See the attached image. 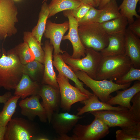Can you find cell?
<instances>
[{
  "label": "cell",
  "instance_id": "obj_12",
  "mask_svg": "<svg viewBox=\"0 0 140 140\" xmlns=\"http://www.w3.org/2000/svg\"><path fill=\"white\" fill-rule=\"evenodd\" d=\"M40 96L38 94L31 96L22 99L19 103L21 113L28 119L33 121L37 116L42 122H46L47 120L45 111L39 101Z\"/></svg>",
  "mask_w": 140,
  "mask_h": 140
},
{
  "label": "cell",
  "instance_id": "obj_3",
  "mask_svg": "<svg viewBox=\"0 0 140 140\" xmlns=\"http://www.w3.org/2000/svg\"><path fill=\"white\" fill-rule=\"evenodd\" d=\"M78 31L85 48H91L100 52L108 45L109 35L100 23L93 22L79 25Z\"/></svg>",
  "mask_w": 140,
  "mask_h": 140
},
{
  "label": "cell",
  "instance_id": "obj_26",
  "mask_svg": "<svg viewBox=\"0 0 140 140\" xmlns=\"http://www.w3.org/2000/svg\"><path fill=\"white\" fill-rule=\"evenodd\" d=\"M19 96H12L4 104L0 112V126H6L16 111Z\"/></svg>",
  "mask_w": 140,
  "mask_h": 140
},
{
  "label": "cell",
  "instance_id": "obj_37",
  "mask_svg": "<svg viewBox=\"0 0 140 140\" xmlns=\"http://www.w3.org/2000/svg\"><path fill=\"white\" fill-rule=\"evenodd\" d=\"M129 24L127 29L140 38V18H137L133 23Z\"/></svg>",
  "mask_w": 140,
  "mask_h": 140
},
{
  "label": "cell",
  "instance_id": "obj_45",
  "mask_svg": "<svg viewBox=\"0 0 140 140\" xmlns=\"http://www.w3.org/2000/svg\"><path fill=\"white\" fill-rule=\"evenodd\" d=\"M96 7H98L101 1V0H93Z\"/></svg>",
  "mask_w": 140,
  "mask_h": 140
},
{
  "label": "cell",
  "instance_id": "obj_35",
  "mask_svg": "<svg viewBox=\"0 0 140 140\" xmlns=\"http://www.w3.org/2000/svg\"><path fill=\"white\" fill-rule=\"evenodd\" d=\"M92 6L82 3L78 7L70 11L72 15L78 22L85 15Z\"/></svg>",
  "mask_w": 140,
  "mask_h": 140
},
{
  "label": "cell",
  "instance_id": "obj_1",
  "mask_svg": "<svg viewBox=\"0 0 140 140\" xmlns=\"http://www.w3.org/2000/svg\"><path fill=\"white\" fill-rule=\"evenodd\" d=\"M22 65L13 49L7 53L3 49L0 58V87L15 89L23 74Z\"/></svg>",
  "mask_w": 140,
  "mask_h": 140
},
{
  "label": "cell",
  "instance_id": "obj_16",
  "mask_svg": "<svg viewBox=\"0 0 140 140\" xmlns=\"http://www.w3.org/2000/svg\"><path fill=\"white\" fill-rule=\"evenodd\" d=\"M43 49L45 55L43 64L44 73L42 83L50 85L59 90L57 76L54 71L52 62L53 47L48 40H47L45 42Z\"/></svg>",
  "mask_w": 140,
  "mask_h": 140
},
{
  "label": "cell",
  "instance_id": "obj_5",
  "mask_svg": "<svg viewBox=\"0 0 140 140\" xmlns=\"http://www.w3.org/2000/svg\"><path fill=\"white\" fill-rule=\"evenodd\" d=\"M79 79L89 88L101 101L105 103L110 99V94L119 90L124 89L129 87L131 82L124 84H118L113 81L107 79L96 80L89 76L84 72L74 71Z\"/></svg>",
  "mask_w": 140,
  "mask_h": 140
},
{
  "label": "cell",
  "instance_id": "obj_34",
  "mask_svg": "<svg viewBox=\"0 0 140 140\" xmlns=\"http://www.w3.org/2000/svg\"><path fill=\"white\" fill-rule=\"evenodd\" d=\"M132 103L130 109L131 111L138 123H140V92L135 95L132 98Z\"/></svg>",
  "mask_w": 140,
  "mask_h": 140
},
{
  "label": "cell",
  "instance_id": "obj_38",
  "mask_svg": "<svg viewBox=\"0 0 140 140\" xmlns=\"http://www.w3.org/2000/svg\"><path fill=\"white\" fill-rule=\"evenodd\" d=\"M116 134V140H139L137 138L128 135L122 129L117 130Z\"/></svg>",
  "mask_w": 140,
  "mask_h": 140
},
{
  "label": "cell",
  "instance_id": "obj_47",
  "mask_svg": "<svg viewBox=\"0 0 140 140\" xmlns=\"http://www.w3.org/2000/svg\"><path fill=\"white\" fill-rule=\"evenodd\" d=\"M47 1V0H44L42 2V3H43L44 2H45V1Z\"/></svg>",
  "mask_w": 140,
  "mask_h": 140
},
{
  "label": "cell",
  "instance_id": "obj_4",
  "mask_svg": "<svg viewBox=\"0 0 140 140\" xmlns=\"http://www.w3.org/2000/svg\"><path fill=\"white\" fill-rule=\"evenodd\" d=\"M85 56L80 59L73 58L65 52L60 54V55L63 61L74 72L82 71L96 80L97 70L102 57L100 52L91 48H85Z\"/></svg>",
  "mask_w": 140,
  "mask_h": 140
},
{
  "label": "cell",
  "instance_id": "obj_33",
  "mask_svg": "<svg viewBox=\"0 0 140 140\" xmlns=\"http://www.w3.org/2000/svg\"><path fill=\"white\" fill-rule=\"evenodd\" d=\"M101 12V9H97L92 6L85 15L78 22V25L90 22H96Z\"/></svg>",
  "mask_w": 140,
  "mask_h": 140
},
{
  "label": "cell",
  "instance_id": "obj_14",
  "mask_svg": "<svg viewBox=\"0 0 140 140\" xmlns=\"http://www.w3.org/2000/svg\"><path fill=\"white\" fill-rule=\"evenodd\" d=\"M69 21L58 24L47 20L44 34L45 38L50 39V43L53 47V55L65 52L61 49L60 45L64 35L69 29Z\"/></svg>",
  "mask_w": 140,
  "mask_h": 140
},
{
  "label": "cell",
  "instance_id": "obj_17",
  "mask_svg": "<svg viewBox=\"0 0 140 140\" xmlns=\"http://www.w3.org/2000/svg\"><path fill=\"white\" fill-rule=\"evenodd\" d=\"M125 54L130 59L133 66L140 68L139 38L127 28L124 33Z\"/></svg>",
  "mask_w": 140,
  "mask_h": 140
},
{
  "label": "cell",
  "instance_id": "obj_15",
  "mask_svg": "<svg viewBox=\"0 0 140 140\" xmlns=\"http://www.w3.org/2000/svg\"><path fill=\"white\" fill-rule=\"evenodd\" d=\"M82 118L67 112H54L52 115L50 123L59 135L67 134L73 129L79 120Z\"/></svg>",
  "mask_w": 140,
  "mask_h": 140
},
{
  "label": "cell",
  "instance_id": "obj_19",
  "mask_svg": "<svg viewBox=\"0 0 140 140\" xmlns=\"http://www.w3.org/2000/svg\"><path fill=\"white\" fill-rule=\"evenodd\" d=\"M117 95L111 97L107 103L112 105H118L121 107L130 109L131 100L137 93L140 92V81L137 80L134 85L128 88L121 91H116Z\"/></svg>",
  "mask_w": 140,
  "mask_h": 140
},
{
  "label": "cell",
  "instance_id": "obj_36",
  "mask_svg": "<svg viewBox=\"0 0 140 140\" xmlns=\"http://www.w3.org/2000/svg\"><path fill=\"white\" fill-rule=\"evenodd\" d=\"M122 129L128 135L140 140V123L122 128Z\"/></svg>",
  "mask_w": 140,
  "mask_h": 140
},
{
  "label": "cell",
  "instance_id": "obj_6",
  "mask_svg": "<svg viewBox=\"0 0 140 140\" xmlns=\"http://www.w3.org/2000/svg\"><path fill=\"white\" fill-rule=\"evenodd\" d=\"M39 132L38 127L32 121L16 117L7 124L4 140H35Z\"/></svg>",
  "mask_w": 140,
  "mask_h": 140
},
{
  "label": "cell",
  "instance_id": "obj_21",
  "mask_svg": "<svg viewBox=\"0 0 140 140\" xmlns=\"http://www.w3.org/2000/svg\"><path fill=\"white\" fill-rule=\"evenodd\" d=\"M100 52L102 57L125 54L124 33L109 35L108 46Z\"/></svg>",
  "mask_w": 140,
  "mask_h": 140
},
{
  "label": "cell",
  "instance_id": "obj_9",
  "mask_svg": "<svg viewBox=\"0 0 140 140\" xmlns=\"http://www.w3.org/2000/svg\"><path fill=\"white\" fill-rule=\"evenodd\" d=\"M94 117L102 120L109 128L121 129L138 123L129 110H101L90 113Z\"/></svg>",
  "mask_w": 140,
  "mask_h": 140
},
{
  "label": "cell",
  "instance_id": "obj_46",
  "mask_svg": "<svg viewBox=\"0 0 140 140\" xmlns=\"http://www.w3.org/2000/svg\"><path fill=\"white\" fill-rule=\"evenodd\" d=\"M2 54H1V50L0 49V58L1 57Z\"/></svg>",
  "mask_w": 140,
  "mask_h": 140
},
{
  "label": "cell",
  "instance_id": "obj_13",
  "mask_svg": "<svg viewBox=\"0 0 140 140\" xmlns=\"http://www.w3.org/2000/svg\"><path fill=\"white\" fill-rule=\"evenodd\" d=\"M64 16L67 17L69 22L68 33L64 36L62 40H69L71 43L73 48L71 57L76 59H80L85 56V48L80 40L78 31V22L71 14L70 10L63 11Z\"/></svg>",
  "mask_w": 140,
  "mask_h": 140
},
{
  "label": "cell",
  "instance_id": "obj_42",
  "mask_svg": "<svg viewBox=\"0 0 140 140\" xmlns=\"http://www.w3.org/2000/svg\"><path fill=\"white\" fill-rule=\"evenodd\" d=\"M6 130V126H0V140H4V137Z\"/></svg>",
  "mask_w": 140,
  "mask_h": 140
},
{
  "label": "cell",
  "instance_id": "obj_28",
  "mask_svg": "<svg viewBox=\"0 0 140 140\" xmlns=\"http://www.w3.org/2000/svg\"><path fill=\"white\" fill-rule=\"evenodd\" d=\"M23 39L34 54L35 60L44 64L45 53L41 44L32 35L31 32L29 31L24 32Z\"/></svg>",
  "mask_w": 140,
  "mask_h": 140
},
{
  "label": "cell",
  "instance_id": "obj_43",
  "mask_svg": "<svg viewBox=\"0 0 140 140\" xmlns=\"http://www.w3.org/2000/svg\"><path fill=\"white\" fill-rule=\"evenodd\" d=\"M49 138L46 136L43 135L39 134L36 136L35 140H48Z\"/></svg>",
  "mask_w": 140,
  "mask_h": 140
},
{
  "label": "cell",
  "instance_id": "obj_30",
  "mask_svg": "<svg viewBox=\"0 0 140 140\" xmlns=\"http://www.w3.org/2000/svg\"><path fill=\"white\" fill-rule=\"evenodd\" d=\"M20 63L25 65L35 60V55L25 42L20 43L13 48Z\"/></svg>",
  "mask_w": 140,
  "mask_h": 140
},
{
  "label": "cell",
  "instance_id": "obj_24",
  "mask_svg": "<svg viewBox=\"0 0 140 140\" xmlns=\"http://www.w3.org/2000/svg\"><path fill=\"white\" fill-rule=\"evenodd\" d=\"M109 35L124 33L129 24L127 18L122 15L117 18L101 23Z\"/></svg>",
  "mask_w": 140,
  "mask_h": 140
},
{
  "label": "cell",
  "instance_id": "obj_8",
  "mask_svg": "<svg viewBox=\"0 0 140 140\" xmlns=\"http://www.w3.org/2000/svg\"><path fill=\"white\" fill-rule=\"evenodd\" d=\"M69 79L58 72L57 80L61 97L60 107L64 111L69 112L74 104L88 99L89 96L78 89L72 85Z\"/></svg>",
  "mask_w": 140,
  "mask_h": 140
},
{
  "label": "cell",
  "instance_id": "obj_18",
  "mask_svg": "<svg viewBox=\"0 0 140 140\" xmlns=\"http://www.w3.org/2000/svg\"><path fill=\"white\" fill-rule=\"evenodd\" d=\"M84 106L77 109L78 112L76 114L80 116L87 113L101 110H125L127 108L120 106L115 107L107 103L100 101L98 98L94 94L90 96L87 99L80 102Z\"/></svg>",
  "mask_w": 140,
  "mask_h": 140
},
{
  "label": "cell",
  "instance_id": "obj_11",
  "mask_svg": "<svg viewBox=\"0 0 140 140\" xmlns=\"http://www.w3.org/2000/svg\"><path fill=\"white\" fill-rule=\"evenodd\" d=\"M38 94L42 99L41 103L45 111L50 124L53 113L59 111L61 103L59 90L50 85L43 84L40 86Z\"/></svg>",
  "mask_w": 140,
  "mask_h": 140
},
{
  "label": "cell",
  "instance_id": "obj_2",
  "mask_svg": "<svg viewBox=\"0 0 140 140\" xmlns=\"http://www.w3.org/2000/svg\"><path fill=\"white\" fill-rule=\"evenodd\" d=\"M133 65L125 54L102 57L96 75V80H116L126 73Z\"/></svg>",
  "mask_w": 140,
  "mask_h": 140
},
{
  "label": "cell",
  "instance_id": "obj_25",
  "mask_svg": "<svg viewBox=\"0 0 140 140\" xmlns=\"http://www.w3.org/2000/svg\"><path fill=\"white\" fill-rule=\"evenodd\" d=\"M81 4L78 0H52L48 5L49 12L48 18L59 12L75 8Z\"/></svg>",
  "mask_w": 140,
  "mask_h": 140
},
{
  "label": "cell",
  "instance_id": "obj_22",
  "mask_svg": "<svg viewBox=\"0 0 140 140\" xmlns=\"http://www.w3.org/2000/svg\"><path fill=\"white\" fill-rule=\"evenodd\" d=\"M40 86L37 81L32 80L28 75L23 74L15 89L14 95L24 99L29 96L38 94Z\"/></svg>",
  "mask_w": 140,
  "mask_h": 140
},
{
  "label": "cell",
  "instance_id": "obj_29",
  "mask_svg": "<svg viewBox=\"0 0 140 140\" xmlns=\"http://www.w3.org/2000/svg\"><path fill=\"white\" fill-rule=\"evenodd\" d=\"M139 1L123 0L119 6L120 13L127 18L129 24L134 21V16L137 18H140V16L137 13L136 10L137 4Z\"/></svg>",
  "mask_w": 140,
  "mask_h": 140
},
{
  "label": "cell",
  "instance_id": "obj_40",
  "mask_svg": "<svg viewBox=\"0 0 140 140\" xmlns=\"http://www.w3.org/2000/svg\"><path fill=\"white\" fill-rule=\"evenodd\" d=\"M54 140H74L73 137L68 136L66 134L59 135L54 139Z\"/></svg>",
  "mask_w": 140,
  "mask_h": 140
},
{
  "label": "cell",
  "instance_id": "obj_27",
  "mask_svg": "<svg viewBox=\"0 0 140 140\" xmlns=\"http://www.w3.org/2000/svg\"><path fill=\"white\" fill-rule=\"evenodd\" d=\"M96 22H103L118 18L122 15L116 0H110L102 8Z\"/></svg>",
  "mask_w": 140,
  "mask_h": 140
},
{
  "label": "cell",
  "instance_id": "obj_23",
  "mask_svg": "<svg viewBox=\"0 0 140 140\" xmlns=\"http://www.w3.org/2000/svg\"><path fill=\"white\" fill-rule=\"evenodd\" d=\"M42 3L39 13L37 23L31 32L32 35L40 44L49 13L48 4L45 1Z\"/></svg>",
  "mask_w": 140,
  "mask_h": 140
},
{
  "label": "cell",
  "instance_id": "obj_39",
  "mask_svg": "<svg viewBox=\"0 0 140 140\" xmlns=\"http://www.w3.org/2000/svg\"><path fill=\"white\" fill-rule=\"evenodd\" d=\"M12 96L11 93L9 92L0 95V103L4 104Z\"/></svg>",
  "mask_w": 140,
  "mask_h": 140
},
{
  "label": "cell",
  "instance_id": "obj_32",
  "mask_svg": "<svg viewBox=\"0 0 140 140\" xmlns=\"http://www.w3.org/2000/svg\"><path fill=\"white\" fill-rule=\"evenodd\" d=\"M135 80L140 81V69L136 68L132 65L126 73L115 80V83L124 84Z\"/></svg>",
  "mask_w": 140,
  "mask_h": 140
},
{
  "label": "cell",
  "instance_id": "obj_41",
  "mask_svg": "<svg viewBox=\"0 0 140 140\" xmlns=\"http://www.w3.org/2000/svg\"><path fill=\"white\" fill-rule=\"evenodd\" d=\"M83 4L89 5L94 7H96L93 0H78Z\"/></svg>",
  "mask_w": 140,
  "mask_h": 140
},
{
  "label": "cell",
  "instance_id": "obj_20",
  "mask_svg": "<svg viewBox=\"0 0 140 140\" xmlns=\"http://www.w3.org/2000/svg\"><path fill=\"white\" fill-rule=\"evenodd\" d=\"M54 60L53 64L58 72H60L68 79L73 81L75 83L76 87L81 92L89 97L94 95L84 87L83 83L80 81L74 72L63 60L60 54L53 55Z\"/></svg>",
  "mask_w": 140,
  "mask_h": 140
},
{
  "label": "cell",
  "instance_id": "obj_44",
  "mask_svg": "<svg viewBox=\"0 0 140 140\" xmlns=\"http://www.w3.org/2000/svg\"><path fill=\"white\" fill-rule=\"evenodd\" d=\"M110 0H101L100 4L98 7V9L102 8Z\"/></svg>",
  "mask_w": 140,
  "mask_h": 140
},
{
  "label": "cell",
  "instance_id": "obj_10",
  "mask_svg": "<svg viewBox=\"0 0 140 140\" xmlns=\"http://www.w3.org/2000/svg\"><path fill=\"white\" fill-rule=\"evenodd\" d=\"M109 128L102 120L94 117L87 125L76 124L73 129L74 140H99L108 135Z\"/></svg>",
  "mask_w": 140,
  "mask_h": 140
},
{
  "label": "cell",
  "instance_id": "obj_48",
  "mask_svg": "<svg viewBox=\"0 0 140 140\" xmlns=\"http://www.w3.org/2000/svg\"><path fill=\"white\" fill-rule=\"evenodd\" d=\"M15 0V1H18V0Z\"/></svg>",
  "mask_w": 140,
  "mask_h": 140
},
{
  "label": "cell",
  "instance_id": "obj_31",
  "mask_svg": "<svg viewBox=\"0 0 140 140\" xmlns=\"http://www.w3.org/2000/svg\"><path fill=\"white\" fill-rule=\"evenodd\" d=\"M43 64L34 60L25 65H23L22 71L23 74L28 75L33 80L35 79L37 74L44 70Z\"/></svg>",
  "mask_w": 140,
  "mask_h": 140
},
{
  "label": "cell",
  "instance_id": "obj_7",
  "mask_svg": "<svg viewBox=\"0 0 140 140\" xmlns=\"http://www.w3.org/2000/svg\"><path fill=\"white\" fill-rule=\"evenodd\" d=\"M18 10L14 0H0V39L15 34Z\"/></svg>",
  "mask_w": 140,
  "mask_h": 140
}]
</instances>
